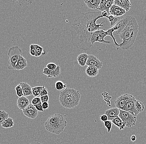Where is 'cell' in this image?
I'll use <instances>...</instances> for the list:
<instances>
[{
  "label": "cell",
  "mask_w": 146,
  "mask_h": 144,
  "mask_svg": "<svg viewBox=\"0 0 146 144\" xmlns=\"http://www.w3.org/2000/svg\"><path fill=\"white\" fill-rule=\"evenodd\" d=\"M102 18L101 12H88L75 19L71 28V42L73 46L85 51L91 47L92 33L104 26L103 25L104 21L96 23L98 19Z\"/></svg>",
  "instance_id": "cell-1"
},
{
  "label": "cell",
  "mask_w": 146,
  "mask_h": 144,
  "mask_svg": "<svg viewBox=\"0 0 146 144\" xmlns=\"http://www.w3.org/2000/svg\"><path fill=\"white\" fill-rule=\"evenodd\" d=\"M138 28L136 19L132 17L126 28L119 35L123 42L119 46L122 50H127L133 46L137 35Z\"/></svg>",
  "instance_id": "cell-2"
},
{
  "label": "cell",
  "mask_w": 146,
  "mask_h": 144,
  "mask_svg": "<svg viewBox=\"0 0 146 144\" xmlns=\"http://www.w3.org/2000/svg\"><path fill=\"white\" fill-rule=\"evenodd\" d=\"M81 95L78 91L73 88H65L60 92L59 101L62 106L66 109H72L78 105Z\"/></svg>",
  "instance_id": "cell-3"
},
{
  "label": "cell",
  "mask_w": 146,
  "mask_h": 144,
  "mask_svg": "<svg viewBox=\"0 0 146 144\" xmlns=\"http://www.w3.org/2000/svg\"><path fill=\"white\" fill-rule=\"evenodd\" d=\"M67 124V121L63 115L55 114L47 119L44 123V127L51 133L59 135L63 132Z\"/></svg>",
  "instance_id": "cell-4"
},
{
  "label": "cell",
  "mask_w": 146,
  "mask_h": 144,
  "mask_svg": "<svg viewBox=\"0 0 146 144\" xmlns=\"http://www.w3.org/2000/svg\"><path fill=\"white\" fill-rule=\"evenodd\" d=\"M23 51L18 46H12L9 49L8 55L9 56L8 61L9 70H15V66L20 55H22Z\"/></svg>",
  "instance_id": "cell-5"
},
{
  "label": "cell",
  "mask_w": 146,
  "mask_h": 144,
  "mask_svg": "<svg viewBox=\"0 0 146 144\" xmlns=\"http://www.w3.org/2000/svg\"><path fill=\"white\" fill-rule=\"evenodd\" d=\"M118 117L125 123L127 127L130 128L136 125L137 116L132 112L119 110Z\"/></svg>",
  "instance_id": "cell-6"
},
{
  "label": "cell",
  "mask_w": 146,
  "mask_h": 144,
  "mask_svg": "<svg viewBox=\"0 0 146 144\" xmlns=\"http://www.w3.org/2000/svg\"><path fill=\"white\" fill-rule=\"evenodd\" d=\"M104 30L105 29L97 30L93 32L91 39V42L92 45L96 42L106 44H111V42L108 41L104 40L105 37L106 36V31H104Z\"/></svg>",
  "instance_id": "cell-7"
},
{
  "label": "cell",
  "mask_w": 146,
  "mask_h": 144,
  "mask_svg": "<svg viewBox=\"0 0 146 144\" xmlns=\"http://www.w3.org/2000/svg\"><path fill=\"white\" fill-rule=\"evenodd\" d=\"M135 98L129 94H125L117 98L115 102V104L116 108H118L119 110L123 111H127L126 107V103L128 100H134Z\"/></svg>",
  "instance_id": "cell-8"
},
{
  "label": "cell",
  "mask_w": 146,
  "mask_h": 144,
  "mask_svg": "<svg viewBox=\"0 0 146 144\" xmlns=\"http://www.w3.org/2000/svg\"><path fill=\"white\" fill-rule=\"evenodd\" d=\"M132 16L130 15H127L123 19H120V21L113 27L117 35H119V34L123 31L127 25L130 20L132 19Z\"/></svg>",
  "instance_id": "cell-9"
},
{
  "label": "cell",
  "mask_w": 146,
  "mask_h": 144,
  "mask_svg": "<svg viewBox=\"0 0 146 144\" xmlns=\"http://www.w3.org/2000/svg\"><path fill=\"white\" fill-rule=\"evenodd\" d=\"M88 66L96 67L98 69H101L103 65V63L98 59L96 56L93 54L88 55V59L86 64Z\"/></svg>",
  "instance_id": "cell-10"
},
{
  "label": "cell",
  "mask_w": 146,
  "mask_h": 144,
  "mask_svg": "<svg viewBox=\"0 0 146 144\" xmlns=\"http://www.w3.org/2000/svg\"><path fill=\"white\" fill-rule=\"evenodd\" d=\"M23 114L25 116L31 118L35 119L37 117L38 115V111L36 110V108L32 104H30L25 109L23 110Z\"/></svg>",
  "instance_id": "cell-11"
},
{
  "label": "cell",
  "mask_w": 146,
  "mask_h": 144,
  "mask_svg": "<svg viewBox=\"0 0 146 144\" xmlns=\"http://www.w3.org/2000/svg\"><path fill=\"white\" fill-rule=\"evenodd\" d=\"M42 73L46 75L48 78H56L59 77L61 74V68L59 66H57L56 70H50L45 67Z\"/></svg>",
  "instance_id": "cell-12"
},
{
  "label": "cell",
  "mask_w": 146,
  "mask_h": 144,
  "mask_svg": "<svg viewBox=\"0 0 146 144\" xmlns=\"http://www.w3.org/2000/svg\"><path fill=\"white\" fill-rule=\"evenodd\" d=\"M113 0H101L100 5L98 10L100 11H106L109 13V10L110 7L114 4Z\"/></svg>",
  "instance_id": "cell-13"
},
{
  "label": "cell",
  "mask_w": 146,
  "mask_h": 144,
  "mask_svg": "<svg viewBox=\"0 0 146 144\" xmlns=\"http://www.w3.org/2000/svg\"><path fill=\"white\" fill-rule=\"evenodd\" d=\"M109 13L115 17H120L126 13V11L119 6L113 4L110 9Z\"/></svg>",
  "instance_id": "cell-14"
},
{
  "label": "cell",
  "mask_w": 146,
  "mask_h": 144,
  "mask_svg": "<svg viewBox=\"0 0 146 144\" xmlns=\"http://www.w3.org/2000/svg\"><path fill=\"white\" fill-rule=\"evenodd\" d=\"M114 4L122 8L126 12L129 11L131 7V2L129 0H115Z\"/></svg>",
  "instance_id": "cell-15"
},
{
  "label": "cell",
  "mask_w": 146,
  "mask_h": 144,
  "mask_svg": "<svg viewBox=\"0 0 146 144\" xmlns=\"http://www.w3.org/2000/svg\"><path fill=\"white\" fill-rule=\"evenodd\" d=\"M119 113V109L117 108H112L106 110L105 114L108 117V121H112L113 119L118 116Z\"/></svg>",
  "instance_id": "cell-16"
},
{
  "label": "cell",
  "mask_w": 146,
  "mask_h": 144,
  "mask_svg": "<svg viewBox=\"0 0 146 144\" xmlns=\"http://www.w3.org/2000/svg\"><path fill=\"white\" fill-rule=\"evenodd\" d=\"M30 104L29 99L26 97L22 96L18 98L17 102V106L21 110H23Z\"/></svg>",
  "instance_id": "cell-17"
},
{
  "label": "cell",
  "mask_w": 146,
  "mask_h": 144,
  "mask_svg": "<svg viewBox=\"0 0 146 144\" xmlns=\"http://www.w3.org/2000/svg\"><path fill=\"white\" fill-rule=\"evenodd\" d=\"M136 99L134 100H128L126 103V107L128 111L132 112L135 114L136 116H137L139 113V112L137 110L135 106V101Z\"/></svg>",
  "instance_id": "cell-18"
},
{
  "label": "cell",
  "mask_w": 146,
  "mask_h": 144,
  "mask_svg": "<svg viewBox=\"0 0 146 144\" xmlns=\"http://www.w3.org/2000/svg\"><path fill=\"white\" fill-rule=\"evenodd\" d=\"M27 66V61L23 55H20L15 66V70H23Z\"/></svg>",
  "instance_id": "cell-19"
},
{
  "label": "cell",
  "mask_w": 146,
  "mask_h": 144,
  "mask_svg": "<svg viewBox=\"0 0 146 144\" xmlns=\"http://www.w3.org/2000/svg\"><path fill=\"white\" fill-rule=\"evenodd\" d=\"M84 2L87 7L89 9H98L101 2V0H87L84 1Z\"/></svg>",
  "instance_id": "cell-20"
},
{
  "label": "cell",
  "mask_w": 146,
  "mask_h": 144,
  "mask_svg": "<svg viewBox=\"0 0 146 144\" xmlns=\"http://www.w3.org/2000/svg\"><path fill=\"white\" fill-rule=\"evenodd\" d=\"M20 85L22 88L24 96L26 97L33 95L32 88L29 84L23 82L20 84Z\"/></svg>",
  "instance_id": "cell-21"
},
{
  "label": "cell",
  "mask_w": 146,
  "mask_h": 144,
  "mask_svg": "<svg viewBox=\"0 0 146 144\" xmlns=\"http://www.w3.org/2000/svg\"><path fill=\"white\" fill-rule=\"evenodd\" d=\"M88 55L86 53H83L77 56V60L78 64L82 67L86 65L87 61L88 59Z\"/></svg>",
  "instance_id": "cell-22"
},
{
  "label": "cell",
  "mask_w": 146,
  "mask_h": 144,
  "mask_svg": "<svg viewBox=\"0 0 146 144\" xmlns=\"http://www.w3.org/2000/svg\"><path fill=\"white\" fill-rule=\"evenodd\" d=\"M86 74L90 77H94L98 74V69L96 67L88 66L85 71Z\"/></svg>",
  "instance_id": "cell-23"
},
{
  "label": "cell",
  "mask_w": 146,
  "mask_h": 144,
  "mask_svg": "<svg viewBox=\"0 0 146 144\" xmlns=\"http://www.w3.org/2000/svg\"><path fill=\"white\" fill-rule=\"evenodd\" d=\"M111 121L113 124H114L115 125L117 126L119 128V130H123L126 127L125 123L123 122L119 117L117 116V117L113 119Z\"/></svg>",
  "instance_id": "cell-24"
},
{
  "label": "cell",
  "mask_w": 146,
  "mask_h": 144,
  "mask_svg": "<svg viewBox=\"0 0 146 144\" xmlns=\"http://www.w3.org/2000/svg\"><path fill=\"white\" fill-rule=\"evenodd\" d=\"M105 18H107L110 22V26L111 28L114 27L117 23L120 20V17H115L113 15H108Z\"/></svg>",
  "instance_id": "cell-25"
},
{
  "label": "cell",
  "mask_w": 146,
  "mask_h": 144,
  "mask_svg": "<svg viewBox=\"0 0 146 144\" xmlns=\"http://www.w3.org/2000/svg\"><path fill=\"white\" fill-rule=\"evenodd\" d=\"M14 125L13 119L11 117H9L2 124V127L4 128H9L13 127Z\"/></svg>",
  "instance_id": "cell-26"
},
{
  "label": "cell",
  "mask_w": 146,
  "mask_h": 144,
  "mask_svg": "<svg viewBox=\"0 0 146 144\" xmlns=\"http://www.w3.org/2000/svg\"><path fill=\"white\" fill-rule=\"evenodd\" d=\"M55 87L56 90L60 91V90H64L66 88L67 84H64L61 81H57L55 84Z\"/></svg>",
  "instance_id": "cell-27"
},
{
  "label": "cell",
  "mask_w": 146,
  "mask_h": 144,
  "mask_svg": "<svg viewBox=\"0 0 146 144\" xmlns=\"http://www.w3.org/2000/svg\"><path fill=\"white\" fill-rule=\"evenodd\" d=\"M9 117V114L8 113L3 111H0V125H1L5 120Z\"/></svg>",
  "instance_id": "cell-28"
},
{
  "label": "cell",
  "mask_w": 146,
  "mask_h": 144,
  "mask_svg": "<svg viewBox=\"0 0 146 144\" xmlns=\"http://www.w3.org/2000/svg\"><path fill=\"white\" fill-rule=\"evenodd\" d=\"M135 106L136 108L139 113L142 112L145 109L144 104L140 101L135 100Z\"/></svg>",
  "instance_id": "cell-29"
},
{
  "label": "cell",
  "mask_w": 146,
  "mask_h": 144,
  "mask_svg": "<svg viewBox=\"0 0 146 144\" xmlns=\"http://www.w3.org/2000/svg\"><path fill=\"white\" fill-rule=\"evenodd\" d=\"M43 86H37V87H33L32 88V93L33 95L35 97H36V96H40V94L41 91Z\"/></svg>",
  "instance_id": "cell-30"
},
{
  "label": "cell",
  "mask_w": 146,
  "mask_h": 144,
  "mask_svg": "<svg viewBox=\"0 0 146 144\" xmlns=\"http://www.w3.org/2000/svg\"><path fill=\"white\" fill-rule=\"evenodd\" d=\"M35 47V51H36V55H35V57H39L41 56L42 53V52L43 51V48L38 45V44H34Z\"/></svg>",
  "instance_id": "cell-31"
},
{
  "label": "cell",
  "mask_w": 146,
  "mask_h": 144,
  "mask_svg": "<svg viewBox=\"0 0 146 144\" xmlns=\"http://www.w3.org/2000/svg\"><path fill=\"white\" fill-rule=\"evenodd\" d=\"M15 90L16 91V94L19 97V98L24 96L23 89L20 84L16 86L15 88Z\"/></svg>",
  "instance_id": "cell-32"
},
{
  "label": "cell",
  "mask_w": 146,
  "mask_h": 144,
  "mask_svg": "<svg viewBox=\"0 0 146 144\" xmlns=\"http://www.w3.org/2000/svg\"><path fill=\"white\" fill-rule=\"evenodd\" d=\"M104 123L105 127L107 129L108 133H109L110 132L111 128H112L113 123H112V121L108 120L107 121H105Z\"/></svg>",
  "instance_id": "cell-33"
},
{
  "label": "cell",
  "mask_w": 146,
  "mask_h": 144,
  "mask_svg": "<svg viewBox=\"0 0 146 144\" xmlns=\"http://www.w3.org/2000/svg\"><path fill=\"white\" fill-rule=\"evenodd\" d=\"M57 66L54 63H50L46 66V68L50 70H55L57 68Z\"/></svg>",
  "instance_id": "cell-34"
},
{
  "label": "cell",
  "mask_w": 146,
  "mask_h": 144,
  "mask_svg": "<svg viewBox=\"0 0 146 144\" xmlns=\"http://www.w3.org/2000/svg\"><path fill=\"white\" fill-rule=\"evenodd\" d=\"M30 54L31 56H35L36 51H35V47L34 44H31L30 46Z\"/></svg>",
  "instance_id": "cell-35"
},
{
  "label": "cell",
  "mask_w": 146,
  "mask_h": 144,
  "mask_svg": "<svg viewBox=\"0 0 146 144\" xmlns=\"http://www.w3.org/2000/svg\"><path fill=\"white\" fill-rule=\"evenodd\" d=\"M102 95L103 96V97H104V99L105 101H106L107 99V103H108V102L109 103V104H110V99H111L112 98L108 95V93L106 92H105L103 93V94H102Z\"/></svg>",
  "instance_id": "cell-36"
},
{
  "label": "cell",
  "mask_w": 146,
  "mask_h": 144,
  "mask_svg": "<svg viewBox=\"0 0 146 144\" xmlns=\"http://www.w3.org/2000/svg\"><path fill=\"white\" fill-rule=\"evenodd\" d=\"M43 86V88H42V90H41L40 94V97L48 95V91L47 88H46L44 86Z\"/></svg>",
  "instance_id": "cell-37"
},
{
  "label": "cell",
  "mask_w": 146,
  "mask_h": 144,
  "mask_svg": "<svg viewBox=\"0 0 146 144\" xmlns=\"http://www.w3.org/2000/svg\"><path fill=\"white\" fill-rule=\"evenodd\" d=\"M40 103H41L40 98V97H36L32 100L31 104L33 105H35Z\"/></svg>",
  "instance_id": "cell-38"
},
{
  "label": "cell",
  "mask_w": 146,
  "mask_h": 144,
  "mask_svg": "<svg viewBox=\"0 0 146 144\" xmlns=\"http://www.w3.org/2000/svg\"><path fill=\"white\" fill-rule=\"evenodd\" d=\"M33 106L35 107V108H36V110H37L38 111H43L44 110L43 109L42 106V103H39V104L35 105Z\"/></svg>",
  "instance_id": "cell-39"
},
{
  "label": "cell",
  "mask_w": 146,
  "mask_h": 144,
  "mask_svg": "<svg viewBox=\"0 0 146 144\" xmlns=\"http://www.w3.org/2000/svg\"><path fill=\"white\" fill-rule=\"evenodd\" d=\"M40 98L41 103L49 102V97L48 95L44 96H41Z\"/></svg>",
  "instance_id": "cell-40"
},
{
  "label": "cell",
  "mask_w": 146,
  "mask_h": 144,
  "mask_svg": "<svg viewBox=\"0 0 146 144\" xmlns=\"http://www.w3.org/2000/svg\"><path fill=\"white\" fill-rule=\"evenodd\" d=\"M100 121L104 123L105 121H107L108 120V117L106 114L103 115H100Z\"/></svg>",
  "instance_id": "cell-41"
},
{
  "label": "cell",
  "mask_w": 146,
  "mask_h": 144,
  "mask_svg": "<svg viewBox=\"0 0 146 144\" xmlns=\"http://www.w3.org/2000/svg\"><path fill=\"white\" fill-rule=\"evenodd\" d=\"M42 108L43 110H46V109H48L49 106V102H44L42 103Z\"/></svg>",
  "instance_id": "cell-42"
},
{
  "label": "cell",
  "mask_w": 146,
  "mask_h": 144,
  "mask_svg": "<svg viewBox=\"0 0 146 144\" xmlns=\"http://www.w3.org/2000/svg\"><path fill=\"white\" fill-rule=\"evenodd\" d=\"M101 15H102L103 18H106V16L108 15V13L106 11H103L101 12Z\"/></svg>",
  "instance_id": "cell-43"
},
{
  "label": "cell",
  "mask_w": 146,
  "mask_h": 144,
  "mask_svg": "<svg viewBox=\"0 0 146 144\" xmlns=\"http://www.w3.org/2000/svg\"><path fill=\"white\" fill-rule=\"evenodd\" d=\"M131 140L132 142H134L136 140V137L135 135H133L131 137Z\"/></svg>",
  "instance_id": "cell-44"
},
{
  "label": "cell",
  "mask_w": 146,
  "mask_h": 144,
  "mask_svg": "<svg viewBox=\"0 0 146 144\" xmlns=\"http://www.w3.org/2000/svg\"><path fill=\"white\" fill-rule=\"evenodd\" d=\"M29 144H41V143H38V142H33V143H30Z\"/></svg>",
  "instance_id": "cell-45"
}]
</instances>
